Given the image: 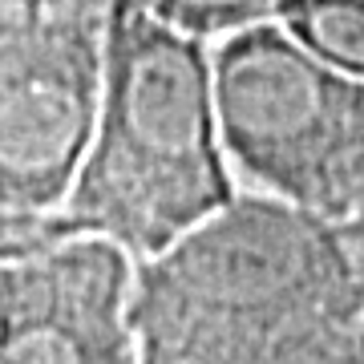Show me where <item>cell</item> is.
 Wrapping results in <instances>:
<instances>
[{
    "label": "cell",
    "instance_id": "cell-1",
    "mask_svg": "<svg viewBox=\"0 0 364 364\" xmlns=\"http://www.w3.org/2000/svg\"><path fill=\"white\" fill-rule=\"evenodd\" d=\"M138 364H364V287L336 223L235 191L150 259H134Z\"/></svg>",
    "mask_w": 364,
    "mask_h": 364
},
{
    "label": "cell",
    "instance_id": "cell-2",
    "mask_svg": "<svg viewBox=\"0 0 364 364\" xmlns=\"http://www.w3.org/2000/svg\"><path fill=\"white\" fill-rule=\"evenodd\" d=\"M210 41L166 25L146 0H109L102 105L65 203L69 235H102L150 259L231 203Z\"/></svg>",
    "mask_w": 364,
    "mask_h": 364
},
{
    "label": "cell",
    "instance_id": "cell-3",
    "mask_svg": "<svg viewBox=\"0 0 364 364\" xmlns=\"http://www.w3.org/2000/svg\"><path fill=\"white\" fill-rule=\"evenodd\" d=\"M223 150L243 191L324 219L364 207V81L320 61L279 21L210 45Z\"/></svg>",
    "mask_w": 364,
    "mask_h": 364
},
{
    "label": "cell",
    "instance_id": "cell-4",
    "mask_svg": "<svg viewBox=\"0 0 364 364\" xmlns=\"http://www.w3.org/2000/svg\"><path fill=\"white\" fill-rule=\"evenodd\" d=\"M105 13L90 0H0V215H53L93 138Z\"/></svg>",
    "mask_w": 364,
    "mask_h": 364
},
{
    "label": "cell",
    "instance_id": "cell-5",
    "mask_svg": "<svg viewBox=\"0 0 364 364\" xmlns=\"http://www.w3.org/2000/svg\"><path fill=\"white\" fill-rule=\"evenodd\" d=\"M134 255L41 215L0 247V364H138Z\"/></svg>",
    "mask_w": 364,
    "mask_h": 364
},
{
    "label": "cell",
    "instance_id": "cell-6",
    "mask_svg": "<svg viewBox=\"0 0 364 364\" xmlns=\"http://www.w3.org/2000/svg\"><path fill=\"white\" fill-rule=\"evenodd\" d=\"M275 21L320 61L364 81V0H284Z\"/></svg>",
    "mask_w": 364,
    "mask_h": 364
},
{
    "label": "cell",
    "instance_id": "cell-7",
    "mask_svg": "<svg viewBox=\"0 0 364 364\" xmlns=\"http://www.w3.org/2000/svg\"><path fill=\"white\" fill-rule=\"evenodd\" d=\"M146 4L166 25L215 45V41L239 33V28L275 21L284 0H146Z\"/></svg>",
    "mask_w": 364,
    "mask_h": 364
},
{
    "label": "cell",
    "instance_id": "cell-8",
    "mask_svg": "<svg viewBox=\"0 0 364 364\" xmlns=\"http://www.w3.org/2000/svg\"><path fill=\"white\" fill-rule=\"evenodd\" d=\"M336 231H340V239H344L352 272H356V279H360V287H364V207L344 215V219H336Z\"/></svg>",
    "mask_w": 364,
    "mask_h": 364
},
{
    "label": "cell",
    "instance_id": "cell-9",
    "mask_svg": "<svg viewBox=\"0 0 364 364\" xmlns=\"http://www.w3.org/2000/svg\"><path fill=\"white\" fill-rule=\"evenodd\" d=\"M33 219H41V215H0V247H9Z\"/></svg>",
    "mask_w": 364,
    "mask_h": 364
},
{
    "label": "cell",
    "instance_id": "cell-10",
    "mask_svg": "<svg viewBox=\"0 0 364 364\" xmlns=\"http://www.w3.org/2000/svg\"><path fill=\"white\" fill-rule=\"evenodd\" d=\"M360 360H364V324H360Z\"/></svg>",
    "mask_w": 364,
    "mask_h": 364
},
{
    "label": "cell",
    "instance_id": "cell-11",
    "mask_svg": "<svg viewBox=\"0 0 364 364\" xmlns=\"http://www.w3.org/2000/svg\"><path fill=\"white\" fill-rule=\"evenodd\" d=\"M90 4H109V0H90Z\"/></svg>",
    "mask_w": 364,
    "mask_h": 364
}]
</instances>
